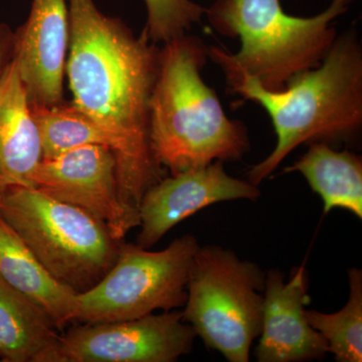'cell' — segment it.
Masks as SVG:
<instances>
[{
    "label": "cell",
    "instance_id": "44dd1931",
    "mask_svg": "<svg viewBox=\"0 0 362 362\" xmlns=\"http://www.w3.org/2000/svg\"><path fill=\"white\" fill-rule=\"evenodd\" d=\"M354 1V0H345V2H346L347 6H349L351 2Z\"/></svg>",
    "mask_w": 362,
    "mask_h": 362
},
{
    "label": "cell",
    "instance_id": "d6986e66",
    "mask_svg": "<svg viewBox=\"0 0 362 362\" xmlns=\"http://www.w3.org/2000/svg\"><path fill=\"white\" fill-rule=\"evenodd\" d=\"M147 23L144 32L154 44L182 37L201 23L206 7L194 0H144Z\"/></svg>",
    "mask_w": 362,
    "mask_h": 362
},
{
    "label": "cell",
    "instance_id": "52a82bcc",
    "mask_svg": "<svg viewBox=\"0 0 362 362\" xmlns=\"http://www.w3.org/2000/svg\"><path fill=\"white\" fill-rule=\"evenodd\" d=\"M199 247L192 235L178 238L158 252L121 243L115 263L104 278L78 293L75 320H133L156 310L185 306L190 269Z\"/></svg>",
    "mask_w": 362,
    "mask_h": 362
},
{
    "label": "cell",
    "instance_id": "3957f363",
    "mask_svg": "<svg viewBox=\"0 0 362 362\" xmlns=\"http://www.w3.org/2000/svg\"><path fill=\"white\" fill-rule=\"evenodd\" d=\"M209 54L199 37L165 42L149 102V137L159 165L177 175L211 162L238 161L251 148L246 125L226 116L202 80Z\"/></svg>",
    "mask_w": 362,
    "mask_h": 362
},
{
    "label": "cell",
    "instance_id": "e0dca14e",
    "mask_svg": "<svg viewBox=\"0 0 362 362\" xmlns=\"http://www.w3.org/2000/svg\"><path fill=\"white\" fill-rule=\"evenodd\" d=\"M32 111L39 128L42 159L85 145H103L115 151L111 136L73 104L32 107Z\"/></svg>",
    "mask_w": 362,
    "mask_h": 362
},
{
    "label": "cell",
    "instance_id": "5bb4252c",
    "mask_svg": "<svg viewBox=\"0 0 362 362\" xmlns=\"http://www.w3.org/2000/svg\"><path fill=\"white\" fill-rule=\"evenodd\" d=\"M0 277L44 309L57 327L75 320L78 292L57 280L1 216Z\"/></svg>",
    "mask_w": 362,
    "mask_h": 362
},
{
    "label": "cell",
    "instance_id": "ffe728a7",
    "mask_svg": "<svg viewBox=\"0 0 362 362\" xmlns=\"http://www.w3.org/2000/svg\"><path fill=\"white\" fill-rule=\"evenodd\" d=\"M16 49V33L11 26L0 23V80L13 63Z\"/></svg>",
    "mask_w": 362,
    "mask_h": 362
},
{
    "label": "cell",
    "instance_id": "9c48e42d",
    "mask_svg": "<svg viewBox=\"0 0 362 362\" xmlns=\"http://www.w3.org/2000/svg\"><path fill=\"white\" fill-rule=\"evenodd\" d=\"M33 187L52 199L87 211L122 242L139 226V216L131 213L119 194L114 152L103 145H85L52 158L42 159L33 177Z\"/></svg>",
    "mask_w": 362,
    "mask_h": 362
},
{
    "label": "cell",
    "instance_id": "8fae6325",
    "mask_svg": "<svg viewBox=\"0 0 362 362\" xmlns=\"http://www.w3.org/2000/svg\"><path fill=\"white\" fill-rule=\"evenodd\" d=\"M14 33L13 61L30 106L63 103L70 47L66 0H33L28 21Z\"/></svg>",
    "mask_w": 362,
    "mask_h": 362
},
{
    "label": "cell",
    "instance_id": "30bf717a",
    "mask_svg": "<svg viewBox=\"0 0 362 362\" xmlns=\"http://www.w3.org/2000/svg\"><path fill=\"white\" fill-rule=\"evenodd\" d=\"M259 195L258 185L228 175L221 160L163 177L145 192L140 204L137 245L150 249L171 228L204 207L235 199L254 202Z\"/></svg>",
    "mask_w": 362,
    "mask_h": 362
},
{
    "label": "cell",
    "instance_id": "7a4b0ae2",
    "mask_svg": "<svg viewBox=\"0 0 362 362\" xmlns=\"http://www.w3.org/2000/svg\"><path fill=\"white\" fill-rule=\"evenodd\" d=\"M228 90L263 107L277 135L273 151L247 171L263 182L302 144L349 142L362 126V51L356 30L337 35L320 65L293 78L284 89H264L247 75L226 78Z\"/></svg>",
    "mask_w": 362,
    "mask_h": 362
},
{
    "label": "cell",
    "instance_id": "277c9868",
    "mask_svg": "<svg viewBox=\"0 0 362 362\" xmlns=\"http://www.w3.org/2000/svg\"><path fill=\"white\" fill-rule=\"evenodd\" d=\"M344 0H332L322 13L299 18L286 13L280 0H213L207 21L223 37H239L230 54L207 47L209 59L226 78L247 75L264 89L281 90L299 74L320 65L337 37L332 23L347 11Z\"/></svg>",
    "mask_w": 362,
    "mask_h": 362
},
{
    "label": "cell",
    "instance_id": "2e32d148",
    "mask_svg": "<svg viewBox=\"0 0 362 362\" xmlns=\"http://www.w3.org/2000/svg\"><path fill=\"white\" fill-rule=\"evenodd\" d=\"M299 160L284 173H299L312 190L320 195L324 214L343 209L362 218V159L347 151H337L324 142L311 143Z\"/></svg>",
    "mask_w": 362,
    "mask_h": 362
},
{
    "label": "cell",
    "instance_id": "6da1fadb",
    "mask_svg": "<svg viewBox=\"0 0 362 362\" xmlns=\"http://www.w3.org/2000/svg\"><path fill=\"white\" fill-rule=\"evenodd\" d=\"M70 47L66 73L73 104L115 143L124 206L139 214L145 192L163 178L149 137V102L160 49L144 30L136 37L94 0H69Z\"/></svg>",
    "mask_w": 362,
    "mask_h": 362
},
{
    "label": "cell",
    "instance_id": "8992f818",
    "mask_svg": "<svg viewBox=\"0 0 362 362\" xmlns=\"http://www.w3.org/2000/svg\"><path fill=\"white\" fill-rule=\"evenodd\" d=\"M266 273L220 246L199 247L187 285L182 318L209 349L247 362L263 321Z\"/></svg>",
    "mask_w": 362,
    "mask_h": 362
},
{
    "label": "cell",
    "instance_id": "9a60e30c",
    "mask_svg": "<svg viewBox=\"0 0 362 362\" xmlns=\"http://www.w3.org/2000/svg\"><path fill=\"white\" fill-rule=\"evenodd\" d=\"M56 328L44 309L0 277V361H54Z\"/></svg>",
    "mask_w": 362,
    "mask_h": 362
},
{
    "label": "cell",
    "instance_id": "ba28073f",
    "mask_svg": "<svg viewBox=\"0 0 362 362\" xmlns=\"http://www.w3.org/2000/svg\"><path fill=\"white\" fill-rule=\"evenodd\" d=\"M195 338L177 310L86 323L59 335L52 362H173L192 351Z\"/></svg>",
    "mask_w": 362,
    "mask_h": 362
},
{
    "label": "cell",
    "instance_id": "ac0fdd59",
    "mask_svg": "<svg viewBox=\"0 0 362 362\" xmlns=\"http://www.w3.org/2000/svg\"><path fill=\"white\" fill-rule=\"evenodd\" d=\"M349 298L337 313L305 310L312 328L322 335L338 362L362 361V271H349Z\"/></svg>",
    "mask_w": 362,
    "mask_h": 362
},
{
    "label": "cell",
    "instance_id": "4fadbf2b",
    "mask_svg": "<svg viewBox=\"0 0 362 362\" xmlns=\"http://www.w3.org/2000/svg\"><path fill=\"white\" fill-rule=\"evenodd\" d=\"M42 160L39 128L13 61L0 80V192L33 187Z\"/></svg>",
    "mask_w": 362,
    "mask_h": 362
},
{
    "label": "cell",
    "instance_id": "7c38bea8",
    "mask_svg": "<svg viewBox=\"0 0 362 362\" xmlns=\"http://www.w3.org/2000/svg\"><path fill=\"white\" fill-rule=\"evenodd\" d=\"M310 302L308 277L304 265L284 281L280 270L266 273L263 321L255 356L259 362H301L322 359L328 344L312 328L305 306Z\"/></svg>",
    "mask_w": 362,
    "mask_h": 362
},
{
    "label": "cell",
    "instance_id": "5b68a950",
    "mask_svg": "<svg viewBox=\"0 0 362 362\" xmlns=\"http://www.w3.org/2000/svg\"><path fill=\"white\" fill-rule=\"evenodd\" d=\"M0 216L57 280L82 293L113 267L121 242L87 211L35 187L0 192Z\"/></svg>",
    "mask_w": 362,
    "mask_h": 362
}]
</instances>
